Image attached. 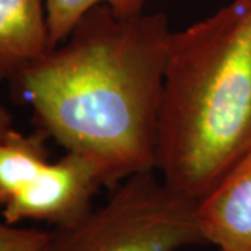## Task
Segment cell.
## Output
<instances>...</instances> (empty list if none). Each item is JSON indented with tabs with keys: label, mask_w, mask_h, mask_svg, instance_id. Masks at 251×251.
Listing matches in <instances>:
<instances>
[{
	"label": "cell",
	"mask_w": 251,
	"mask_h": 251,
	"mask_svg": "<svg viewBox=\"0 0 251 251\" xmlns=\"http://www.w3.org/2000/svg\"><path fill=\"white\" fill-rule=\"evenodd\" d=\"M197 204L153 171L133 175L106 204L52 230L46 251H176L205 243Z\"/></svg>",
	"instance_id": "cell-3"
},
{
	"label": "cell",
	"mask_w": 251,
	"mask_h": 251,
	"mask_svg": "<svg viewBox=\"0 0 251 251\" xmlns=\"http://www.w3.org/2000/svg\"><path fill=\"white\" fill-rule=\"evenodd\" d=\"M251 152V4L233 0L169 39L156 171L194 200Z\"/></svg>",
	"instance_id": "cell-2"
},
{
	"label": "cell",
	"mask_w": 251,
	"mask_h": 251,
	"mask_svg": "<svg viewBox=\"0 0 251 251\" xmlns=\"http://www.w3.org/2000/svg\"><path fill=\"white\" fill-rule=\"evenodd\" d=\"M148 0H45L46 21L53 48L63 44L73 28L90 10L108 6L117 17H134L143 14Z\"/></svg>",
	"instance_id": "cell-8"
},
{
	"label": "cell",
	"mask_w": 251,
	"mask_h": 251,
	"mask_svg": "<svg viewBox=\"0 0 251 251\" xmlns=\"http://www.w3.org/2000/svg\"><path fill=\"white\" fill-rule=\"evenodd\" d=\"M44 130L23 134L16 128L0 140V209L49 162Z\"/></svg>",
	"instance_id": "cell-7"
},
{
	"label": "cell",
	"mask_w": 251,
	"mask_h": 251,
	"mask_svg": "<svg viewBox=\"0 0 251 251\" xmlns=\"http://www.w3.org/2000/svg\"><path fill=\"white\" fill-rule=\"evenodd\" d=\"M102 186L98 166L85 155L67 151L57 162H48L0 212L10 225L36 221L64 227L92 209V198Z\"/></svg>",
	"instance_id": "cell-4"
},
{
	"label": "cell",
	"mask_w": 251,
	"mask_h": 251,
	"mask_svg": "<svg viewBox=\"0 0 251 251\" xmlns=\"http://www.w3.org/2000/svg\"><path fill=\"white\" fill-rule=\"evenodd\" d=\"M246 1H247V3H250V4H251V0H246Z\"/></svg>",
	"instance_id": "cell-11"
},
{
	"label": "cell",
	"mask_w": 251,
	"mask_h": 251,
	"mask_svg": "<svg viewBox=\"0 0 251 251\" xmlns=\"http://www.w3.org/2000/svg\"><path fill=\"white\" fill-rule=\"evenodd\" d=\"M52 232L0 221V251H46Z\"/></svg>",
	"instance_id": "cell-9"
},
{
	"label": "cell",
	"mask_w": 251,
	"mask_h": 251,
	"mask_svg": "<svg viewBox=\"0 0 251 251\" xmlns=\"http://www.w3.org/2000/svg\"><path fill=\"white\" fill-rule=\"evenodd\" d=\"M14 130L13 127V117L9 109L0 105V140L6 138Z\"/></svg>",
	"instance_id": "cell-10"
},
{
	"label": "cell",
	"mask_w": 251,
	"mask_h": 251,
	"mask_svg": "<svg viewBox=\"0 0 251 251\" xmlns=\"http://www.w3.org/2000/svg\"><path fill=\"white\" fill-rule=\"evenodd\" d=\"M197 216L205 243L221 251H251V152L198 200Z\"/></svg>",
	"instance_id": "cell-5"
},
{
	"label": "cell",
	"mask_w": 251,
	"mask_h": 251,
	"mask_svg": "<svg viewBox=\"0 0 251 251\" xmlns=\"http://www.w3.org/2000/svg\"><path fill=\"white\" fill-rule=\"evenodd\" d=\"M163 13L90 10L69 38L10 87L67 151L90 158L105 186L156 171L168 48Z\"/></svg>",
	"instance_id": "cell-1"
},
{
	"label": "cell",
	"mask_w": 251,
	"mask_h": 251,
	"mask_svg": "<svg viewBox=\"0 0 251 251\" xmlns=\"http://www.w3.org/2000/svg\"><path fill=\"white\" fill-rule=\"evenodd\" d=\"M52 49L42 0H0V82L11 84Z\"/></svg>",
	"instance_id": "cell-6"
}]
</instances>
